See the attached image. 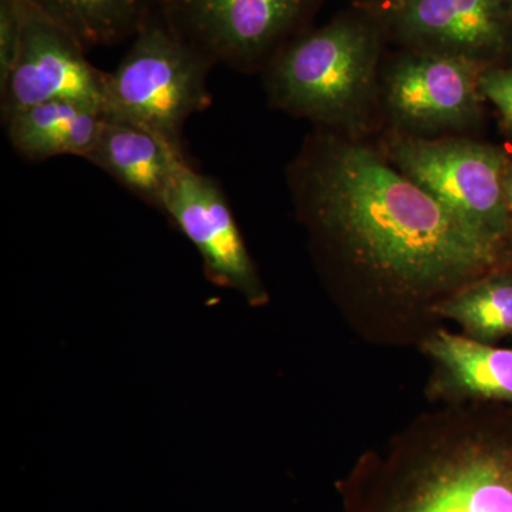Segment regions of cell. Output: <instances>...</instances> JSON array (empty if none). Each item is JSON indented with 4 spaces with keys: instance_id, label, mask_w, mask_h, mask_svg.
Here are the masks:
<instances>
[{
    "instance_id": "1",
    "label": "cell",
    "mask_w": 512,
    "mask_h": 512,
    "mask_svg": "<svg viewBox=\"0 0 512 512\" xmlns=\"http://www.w3.org/2000/svg\"><path fill=\"white\" fill-rule=\"evenodd\" d=\"M288 184L323 268L359 295L439 305L500 264L503 244L447 210L362 138L316 128L289 165Z\"/></svg>"
},
{
    "instance_id": "2",
    "label": "cell",
    "mask_w": 512,
    "mask_h": 512,
    "mask_svg": "<svg viewBox=\"0 0 512 512\" xmlns=\"http://www.w3.org/2000/svg\"><path fill=\"white\" fill-rule=\"evenodd\" d=\"M343 512H512V440L453 423L363 461Z\"/></svg>"
},
{
    "instance_id": "3",
    "label": "cell",
    "mask_w": 512,
    "mask_h": 512,
    "mask_svg": "<svg viewBox=\"0 0 512 512\" xmlns=\"http://www.w3.org/2000/svg\"><path fill=\"white\" fill-rule=\"evenodd\" d=\"M387 43L379 12L353 5L295 37L266 66L269 104L318 127L362 138L380 104Z\"/></svg>"
},
{
    "instance_id": "4",
    "label": "cell",
    "mask_w": 512,
    "mask_h": 512,
    "mask_svg": "<svg viewBox=\"0 0 512 512\" xmlns=\"http://www.w3.org/2000/svg\"><path fill=\"white\" fill-rule=\"evenodd\" d=\"M212 67L160 15L150 13L117 69L106 73L104 114L183 144L185 123L211 106L207 79Z\"/></svg>"
},
{
    "instance_id": "5",
    "label": "cell",
    "mask_w": 512,
    "mask_h": 512,
    "mask_svg": "<svg viewBox=\"0 0 512 512\" xmlns=\"http://www.w3.org/2000/svg\"><path fill=\"white\" fill-rule=\"evenodd\" d=\"M380 150L447 210L503 244L512 221L504 187L508 160L500 151L468 138L420 137L397 130L387 134Z\"/></svg>"
},
{
    "instance_id": "6",
    "label": "cell",
    "mask_w": 512,
    "mask_h": 512,
    "mask_svg": "<svg viewBox=\"0 0 512 512\" xmlns=\"http://www.w3.org/2000/svg\"><path fill=\"white\" fill-rule=\"evenodd\" d=\"M323 0H160L161 19L212 64L265 70Z\"/></svg>"
},
{
    "instance_id": "7",
    "label": "cell",
    "mask_w": 512,
    "mask_h": 512,
    "mask_svg": "<svg viewBox=\"0 0 512 512\" xmlns=\"http://www.w3.org/2000/svg\"><path fill=\"white\" fill-rule=\"evenodd\" d=\"M484 69L461 57L400 49L382 66L380 106L400 133L466 130L480 120Z\"/></svg>"
},
{
    "instance_id": "8",
    "label": "cell",
    "mask_w": 512,
    "mask_h": 512,
    "mask_svg": "<svg viewBox=\"0 0 512 512\" xmlns=\"http://www.w3.org/2000/svg\"><path fill=\"white\" fill-rule=\"evenodd\" d=\"M400 49L497 66L512 49V0H390L376 8Z\"/></svg>"
},
{
    "instance_id": "9",
    "label": "cell",
    "mask_w": 512,
    "mask_h": 512,
    "mask_svg": "<svg viewBox=\"0 0 512 512\" xmlns=\"http://www.w3.org/2000/svg\"><path fill=\"white\" fill-rule=\"evenodd\" d=\"M160 211L197 249L212 284L238 292L252 306L268 301L234 212L214 178L185 165Z\"/></svg>"
},
{
    "instance_id": "10",
    "label": "cell",
    "mask_w": 512,
    "mask_h": 512,
    "mask_svg": "<svg viewBox=\"0 0 512 512\" xmlns=\"http://www.w3.org/2000/svg\"><path fill=\"white\" fill-rule=\"evenodd\" d=\"M106 73L86 49L28 0L25 32L16 62L0 83L2 121L36 104L77 100L103 107Z\"/></svg>"
},
{
    "instance_id": "11",
    "label": "cell",
    "mask_w": 512,
    "mask_h": 512,
    "mask_svg": "<svg viewBox=\"0 0 512 512\" xmlns=\"http://www.w3.org/2000/svg\"><path fill=\"white\" fill-rule=\"evenodd\" d=\"M86 160L157 210L177 175L190 164L183 144L146 127L107 117Z\"/></svg>"
},
{
    "instance_id": "12",
    "label": "cell",
    "mask_w": 512,
    "mask_h": 512,
    "mask_svg": "<svg viewBox=\"0 0 512 512\" xmlns=\"http://www.w3.org/2000/svg\"><path fill=\"white\" fill-rule=\"evenodd\" d=\"M106 121L99 104L55 100L20 110L2 121L16 153L30 161L59 156L87 158Z\"/></svg>"
},
{
    "instance_id": "13",
    "label": "cell",
    "mask_w": 512,
    "mask_h": 512,
    "mask_svg": "<svg viewBox=\"0 0 512 512\" xmlns=\"http://www.w3.org/2000/svg\"><path fill=\"white\" fill-rule=\"evenodd\" d=\"M424 350L439 366L441 392L512 404V349L439 330Z\"/></svg>"
},
{
    "instance_id": "14",
    "label": "cell",
    "mask_w": 512,
    "mask_h": 512,
    "mask_svg": "<svg viewBox=\"0 0 512 512\" xmlns=\"http://www.w3.org/2000/svg\"><path fill=\"white\" fill-rule=\"evenodd\" d=\"M84 47L110 46L136 35L150 0H29Z\"/></svg>"
},
{
    "instance_id": "15",
    "label": "cell",
    "mask_w": 512,
    "mask_h": 512,
    "mask_svg": "<svg viewBox=\"0 0 512 512\" xmlns=\"http://www.w3.org/2000/svg\"><path fill=\"white\" fill-rule=\"evenodd\" d=\"M497 272V271H495ZM485 275L433 309L457 322L468 338L493 343L512 333V275Z\"/></svg>"
},
{
    "instance_id": "16",
    "label": "cell",
    "mask_w": 512,
    "mask_h": 512,
    "mask_svg": "<svg viewBox=\"0 0 512 512\" xmlns=\"http://www.w3.org/2000/svg\"><path fill=\"white\" fill-rule=\"evenodd\" d=\"M28 16V0H0V83L18 57Z\"/></svg>"
},
{
    "instance_id": "17",
    "label": "cell",
    "mask_w": 512,
    "mask_h": 512,
    "mask_svg": "<svg viewBox=\"0 0 512 512\" xmlns=\"http://www.w3.org/2000/svg\"><path fill=\"white\" fill-rule=\"evenodd\" d=\"M480 92L500 111L512 137V67H485L480 74Z\"/></svg>"
},
{
    "instance_id": "18",
    "label": "cell",
    "mask_w": 512,
    "mask_h": 512,
    "mask_svg": "<svg viewBox=\"0 0 512 512\" xmlns=\"http://www.w3.org/2000/svg\"><path fill=\"white\" fill-rule=\"evenodd\" d=\"M355 6H362V8H380V6L386 5L390 0H350Z\"/></svg>"
},
{
    "instance_id": "19",
    "label": "cell",
    "mask_w": 512,
    "mask_h": 512,
    "mask_svg": "<svg viewBox=\"0 0 512 512\" xmlns=\"http://www.w3.org/2000/svg\"><path fill=\"white\" fill-rule=\"evenodd\" d=\"M504 187L507 197L512 198V163L510 161H508L507 167H505Z\"/></svg>"
},
{
    "instance_id": "20",
    "label": "cell",
    "mask_w": 512,
    "mask_h": 512,
    "mask_svg": "<svg viewBox=\"0 0 512 512\" xmlns=\"http://www.w3.org/2000/svg\"><path fill=\"white\" fill-rule=\"evenodd\" d=\"M507 200H508V207H510L511 221H512V198L511 197H507Z\"/></svg>"
}]
</instances>
